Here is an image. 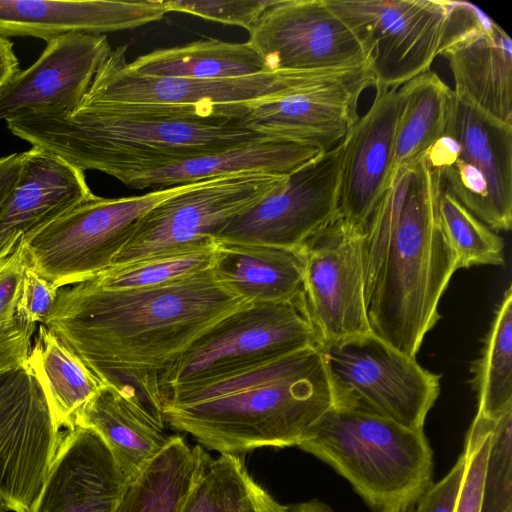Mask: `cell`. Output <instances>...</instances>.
Returning <instances> with one entry per match:
<instances>
[{"instance_id":"obj_24","label":"cell","mask_w":512,"mask_h":512,"mask_svg":"<svg viewBox=\"0 0 512 512\" xmlns=\"http://www.w3.org/2000/svg\"><path fill=\"white\" fill-rule=\"evenodd\" d=\"M323 152L310 143L263 137L118 180L133 189H165L243 173L285 177Z\"/></svg>"},{"instance_id":"obj_1","label":"cell","mask_w":512,"mask_h":512,"mask_svg":"<svg viewBox=\"0 0 512 512\" xmlns=\"http://www.w3.org/2000/svg\"><path fill=\"white\" fill-rule=\"evenodd\" d=\"M244 303L214 279L211 269L135 289L106 290L90 280L60 288L43 325L98 380L120 370L161 374L198 336Z\"/></svg>"},{"instance_id":"obj_2","label":"cell","mask_w":512,"mask_h":512,"mask_svg":"<svg viewBox=\"0 0 512 512\" xmlns=\"http://www.w3.org/2000/svg\"><path fill=\"white\" fill-rule=\"evenodd\" d=\"M362 265L370 332L416 358L457 270L424 157L395 173L364 226Z\"/></svg>"},{"instance_id":"obj_45","label":"cell","mask_w":512,"mask_h":512,"mask_svg":"<svg viewBox=\"0 0 512 512\" xmlns=\"http://www.w3.org/2000/svg\"><path fill=\"white\" fill-rule=\"evenodd\" d=\"M10 511L6 502L3 500V498L0 496V512H7Z\"/></svg>"},{"instance_id":"obj_37","label":"cell","mask_w":512,"mask_h":512,"mask_svg":"<svg viewBox=\"0 0 512 512\" xmlns=\"http://www.w3.org/2000/svg\"><path fill=\"white\" fill-rule=\"evenodd\" d=\"M494 421L475 416L467 431L464 443L466 469L455 512L481 510L485 464Z\"/></svg>"},{"instance_id":"obj_41","label":"cell","mask_w":512,"mask_h":512,"mask_svg":"<svg viewBox=\"0 0 512 512\" xmlns=\"http://www.w3.org/2000/svg\"><path fill=\"white\" fill-rule=\"evenodd\" d=\"M465 469L466 453L463 450L450 471L423 493L415 505V512H455Z\"/></svg>"},{"instance_id":"obj_31","label":"cell","mask_w":512,"mask_h":512,"mask_svg":"<svg viewBox=\"0 0 512 512\" xmlns=\"http://www.w3.org/2000/svg\"><path fill=\"white\" fill-rule=\"evenodd\" d=\"M248 473L237 454L209 458L179 512H287Z\"/></svg>"},{"instance_id":"obj_43","label":"cell","mask_w":512,"mask_h":512,"mask_svg":"<svg viewBox=\"0 0 512 512\" xmlns=\"http://www.w3.org/2000/svg\"><path fill=\"white\" fill-rule=\"evenodd\" d=\"M20 71L13 43L0 34V88Z\"/></svg>"},{"instance_id":"obj_34","label":"cell","mask_w":512,"mask_h":512,"mask_svg":"<svg viewBox=\"0 0 512 512\" xmlns=\"http://www.w3.org/2000/svg\"><path fill=\"white\" fill-rule=\"evenodd\" d=\"M28 257L23 238L0 257V373L26 366L37 324L22 320L17 301Z\"/></svg>"},{"instance_id":"obj_9","label":"cell","mask_w":512,"mask_h":512,"mask_svg":"<svg viewBox=\"0 0 512 512\" xmlns=\"http://www.w3.org/2000/svg\"><path fill=\"white\" fill-rule=\"evenodd\" d=\"M188 185L122 198L93 195L23 238L29 266L58 289L97 278L112 267L144 214Z\"/></svg>"},{"instance_id":"obj_18","label":"cell","mask_w":512,"mask_h":512,"mask_svg":"<svg viewBox=\"0 0 512 512\" xmlns=\"http://www.w3.org/2000/svg\"><path fill=\"white\" fill-rule=\"evenodd\" d=\"M452 11L439 55L448 62L460 101L512 124V40L489 16L468 2Z\"/></svg>"},{"instance_id":"obj_35","label":"cell","mask_w":512,"mask_h":512,"mask_svg":"<svg viewBox=\"0 0 512 512\" xmlns=\"http://www.w3.org/2000/svg\"><path fill=\"white\" fill-rule=\"evenodd\" d=\"M216 248L217 241L207 246L111 268L93 281L106 290L135 289L166 284L211 269Z\"/></svg>"},{"instance_id":"obj_30","label":"cell","mask_w":512,"mask_h":512,"mask_svg":"<svg viewBox=\"0 0 512 512\" xmlns=\"http://www.w3.org/2000/svg\"><path fill=\"white\" fill-rule=\"evenodd\" d=\"M403 107L398 121L392 176L424 156L442 135L452 89L435 71H427L399 89Z\"/></svg>"},{"instance_id":"obj_33","label":"cell","mask_w":512,"mask_h":512,"mask_svg":"<svg viewBox=\"0 0 512 512\" xmlns=\"http://www.w3.org/2000/svg\"><path fill=\"white\" fill-rule=\"evenodd\" d=\"M436 182L439 220L454 253L457 270L476 265H502V238L465 208L437 179Z\"/></svg>"},{"instance_id":"obj_25","label":"cell","mask_w":512,"mask_h":512,"mask_svg":"<svg viewBox=\"0 0 512 512\" xmlns=\"http://www.w3.org/2000/svg\"><path fill=\"white\" fill-rule=\"evenodd\" d=\"M300 249L217 242L214 279L247 303L287 301L302 292Z\"/></svg>"},{"instance_id":"obj_46","label":"cell","mask_w":512,"mask_h":512,"mask_svg":"<svg viewBox=\"0 0 512 512\" xmlns=\"http://www.w3.org/2000/svg\"><path fill=\"white\" fill-rule=\"evenodd\" d=\"M394 512H415V505L394 511Z\"/></svg>"},{"instance_id":"obj_36","label":"cell","mask_w":512,"mask_h":512,"mask_svg":"<svg viewBox=\"0 0 512 512\" xmlns=\"http://www.w3.org/2000/svg\"><path fill=\"white\" fill-rule=\"evenodd\" d=\"M480 512H512V409L493 424Z\"/></svg>"},{"instance_id":"obj_15","label":"cell","mask_w":512,"mask_h":512,"mask_svg":"<svg viewBox=\"0 0 512 512\" xmlns=\"http://www.w3.org/2000/svg\"><path fill=\"white\" fill-rule=\"evenodd\" d=\"M363 229L338 214L301 247L302 293L322 346L370 332L364 301Z\"/></svg>"},{"instance_id":"obj_19","label":"cell","mask_w":512,"mask_h":512,"mask_svg":"<svg viewBox=\"0 0 512 512\" xmlns=\"http://www.w3.org/2000/svg\"><path fill=\"white\" fill-rule=\"evenodd\" d=\"M46 42L38 59L0 88V121L72 112L112 51L105 35L71 33Z\"/></svg>"},{"instance_id":"obj_4","label":"cell","mask_w":512,"mask_h":512,"mask_svg":"<svg viewBox=\"0 0 512 512\" xmlns=\"http://www.w3.org/2000/svg\"><path fill=\"white\" fill-rule=\"evenodd\" d=\"M334 408L321 347L308 346L164 397L166 425L220 454L298 446Z\"/></svg>"},{"instance_id":"obj_10","label":"cell","mask_w":512,"mask_h":512,"mask_svg":"<svg viewBox=\"0 0 512 512\" xmlns=\"http://www.w3.org/2000/svg\"><path fill=\"white\" fill-rule=\"evenodd\" d=\"M286 177L243 173L189 184L144 214L111 268L216 242L237 215L280 186Z\"/></svg>"},{"instance_id":"obj_40","label":"cell","mask_w":512,"mask_h":512,"mask_svg":"<svg viewBox=\"0 0 512 512\" xmlns=\"http://www.w3.org/2000/svg\"><path fill=\"white\" fill-rule=\"evenodd\" d=\"M58 288L39 275L28 264L20 286L17 314L32 324H44L53 311Z\"/></svg>"},{"instance_id":"obj_27","label":"cell","mask_w":512,"mask_h":512,"mask_svg":"<svg viewBox=\"0 0 512 512\" xmlns=\"http://www.w3.org/2000/svg\"><path fill=\"white\" fill-rule=\"evenodd\" d=\"M210 455L174 435L142 471L126 483L113 512H179Z\"/></svg>"},{"instance_id":"obj_28","label":"cell","mask_w":512,"mask_h":512,"mask_svg":"<svg viewBox=\"0 0 512 512\" xmlns=\"http://www.w3.org/2000/svg\"><path fill=\"white\" fill-rule=\"evenodd\" d=\"M133 72L156 77L219 80L266 72L263 59L248 43L217 39L154 50L127 62Z\"/></svg>"},{"instance_id":"obj_39","label":"cell","mask_w":512,"mask_h":512,"mask_svg":"<svg viewBox=\"0 0 512 512\" xmlns=\"http://www.w3.org/2000/svg\"><path fill=\"white\" fill-rule=\"evenodd\" d=\"M99 380L103 385L116 388L140 412L166 429L163 416L164 397L159 373L135 370L111 371L100 376Z\"/></svg>"},{"instance_id":"obj_5","label":"cell","mask_w":512,"mask_h":512,"mask_svg":"<svg viewBox=\"0 0 512 512\" xmlns=\"http://www.w3.org/2000/svg\"><path fill=\"white\" fill-rule=\"evenodd\" d=\"M344 477L375 512L416 505L433 483V451L424 429L333 408L297 446Z\"/></svg>"},{"instance_id":"obj_6","label":"cell","mask_w":512,"mask_h":512,"mask_svg":"<svg viewBox=\"0 0 512 512\" xmlns=\"http://www.w3.org/2000/svg\"><path fill=\"white\" fill-rule=\"evenodd\" d=\"M308 346L322 347L303 293L247 303L198 336L160 374L163 397L242 372Z\"/></svg>"},{"instance_id":"obj_3","label":"cell","mask_w":512,"mask_h":512,"mask_svg":"<svg viewBox=\"0 0 512 512\" xmlns=\"http://www.w3.org/2000/svg\"><path fill=\"white\" fill-rule=\"evenodd\" d=\"M246 104L168 106L83 99L67 114L6 122L16 137L82 171L116 179L224 151L266 137L239 124Z\"/></svg>"},{"instance_id":"obj_11","label":"cell","mask_w":512,"mask_h":512,"mask_svg":"<svg viewBox=\"0 0 512 512\" xmlns=\"http://www.w3.org/2000/svg\"><path fill=\"white\" fill-rule=\"evenodd\" d=\"M360 41L374 87L398 89L430 70L452 11L447 0H328Z\"/></svg>"},{"instance_id":"obj_29","label":"cell","mask_w":512,"mask_h":512,"mask_svg":"<svg viewBox=\"0 0 512 512\" xmlns=\"http://www.w3.org/2000/svg\"><path fill=\"white\" fill-rule=\"evenodd\" d=\"M29 364L43 387L57 427H75L78 415L103 384L43 324L35 334Z\"/></svg>"},{"instance_id":"obj_38","label":"cell","mask_w":512,"mask_h":512,"mask_svg":"<svg viewBox=\"0 0 512 512\" xmlns=\"http://www.w3.org/2000/svg\"><path fill=\"white\" fill-rule=\"evenodd\" d=\"M275 0H169L163 1L168 12H181L250 31L262 13Z\"/></svg>"},{"instance_id":"obj_12","label":"cell","mask_w":512,"mask_h":512,"mask_svg":"<svg viewBox=\"0 0 512 512\" xmlns=\"http://www.w3.org/2000/svg\"><path fill=\"white\" fill-rule=\"evenodd\" d=\"M126 46L111 51L83 99L95 102L216 106L278 99L315 85L336 69L266 71L253 76L199 80L142 75L127 68Z\"/></svg>"},{"instance_id":"obj_8","label":"cell","mask_w":512,"mask_h":512,"mask_svg":"<svg viewBox=\"0 0 512 512\" xmlns=\"http://www.w3.org/2000/svg\"><path fill=\"white\" fill-rule=\"evenodd\" d=\"M334 408L368 413L423 429L440 393L441 375L371 332L321 347Z\"/></svg>"},{"instance_id":"obj_21","label":"cell","mask_w":512,"mask_h":512,"mask_svg":"<svg viewBox=\"0 0 512 512\" xmlns=\"http://www.w3.org/2000/svg\"><path fill=\"white\" fill-rule=\"evenodd\" d=\"M93 195L84 171L41 148L23 152L20 175L0 205V257Z\"/></svg>"},{"instance_id":"obj_14","label":"cell","mask_w":512,"mask_h":512,"mask_svg":"<svg viewBox=\"0 0 512 512\" xmlns=\"http://www.w3.org/2000/svg\"><path fill=\"white\" fill-rule=\"evenodd\" d=\"M341 142L237 215L217 242L300 249L338 215Z\"/></svg>"},{"instance_id":"obj_20","label":"cell","mask_w":512,"mask_h":512,"mask_svg":"<svg viewBox=\"0 0 512 512\" xmlns=\"http://www.w3.org/2000/svg\"><path fill=\"white\" fill-rule=\"evenodd\" d=\"M369 109L341 141L338 214L364 227L391 183L403 96L377 87Z\"/></svg>"},{"instance_id":"obj_16","label":"cell","mask_w":512,"mask_h":512,"mask_svg":"<svg viewBox=\"0 0 512 512\" xmlns=\"http://www.w3.org/2000/svg\"><path fill=\"white\" fill-rule=\"evenodd\" d=\"M247 42L270 72L368 66L357 36L328 0H275Z\"/></svg>"},{"instance_id":"obj_22","label":"cell","mask_w":512,"mask_h":512,"mask_svg":"<svg viewBox=\"0 0 512 512\" xmlns=\"http://www.w3.org/2000/svg\"><path fill=\"white\" fill-rule=\"evenodd\" d=\"M125 484L101 437L75 426L62 432L33 512H113Z\"/></svg>"},{"instance_id":"obj_44","label":"cell","mask_w":512,"mask_h":512,"mask_svg":"<svg viewBox=\"0 0 512 512\" xmlns=\"http://www.w3.org/2000/svg\"><path fill=\"white\" fill-rule=\"evenodd\" d=\"M287 507V512H337L333 510L328 504L318 499L295 503Z\"/></svg>"},{"instance_id":"obj_23","label":"cell","mask_w":512,"mask_h":512,"mask_svg":"<svg viewBox=\"0 0 512 512\" xmlns=\"http://www.w3.org/2000/svg\"><path fill=\"white\" fill-rule=\"evenodd\" d=\"M160 0H0V34L48 41L71 33L104 35L162 20Z\"/></svg>"},{"instance_id":"obj_17","label":"cell","mask_w":512,"mask_h":512,"mask_svg":"<svg viewBox=\"0 0 512 512\" xmlns=\"http://www.w3.org/2000/svg\"><path fill=\"white\" fill-rule=\"evenodd\" d=\"M369 87H374V80L368 66L343 69L290 95L248 103L239 124L266 137L310 143L327 151L358 119L359 99Z\"/></svg>"},{"instance_id":"obj_26","label":"cell","mask_w":512,"mask_h":512,"mask_svg":"<svg viewBox=\"0 0 512 512\" xmlns=\"http://www.w3.org/2000/svg\"><path fill=\"white\" fill-rule=\"evenodd\" d=\"M75 426L90 428L101 437L126 483L137 479L174 436L109 385L101 386L84 406Z\"/></svg>"},{"instance_id":"obj_13","label":"cell","mask_w":512,"mask_h":512,"mask_svg":"<svg viewBox=\"0 0 512 512\" xmlns=\"http://www.w3.org/2000/svg\"><path fill=\"white\" fill-rule=\"evenodd\" d=\"M61 435L29 362L0 373V496L10 511L33 512Z\"/></svg>"},{"instance_id":"obj_42","label":"cell","mask_w":512,"mask_h":512,"mask_svg":"<svg viewBox=\"0 0 512 512\" xmlns=\"http://www.w3.org/2000/svg\"><path fill=\"white\" fill-rule=\"evenodd\" d=\"M22 162V153H12L0 158V205L14 187L21 172Z\"/></svg>"},{"instance_id":"obj_7","label":"cell","mask_w":512,"mask_h":512,"mask_svg":"<svg viewBox=\"0 0 512 512\" xmlns=\"http://www.w3.org/2000/svg\"><path fill=\"white\" fill-rule=\"evenodd\" d=\"M437 181L493 231L512 226V124L453 93L442 135L424 154Z\"/></svg>"},{"instance_id":"obj_32","label":"cell","mask_w":512,"mask_h":512,"mask_svg":"<svg viewBox=\"0 0 512 512\" xmlns=\"http://www.w3.org/2000/svg\"><path fill=\"white\" fill-rule=\"evenodd\" d=\"M476 417L490 421L512 409V287L495 312L480 357L472 366Z\"/></svg>"}]
</instances>
